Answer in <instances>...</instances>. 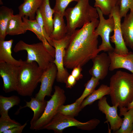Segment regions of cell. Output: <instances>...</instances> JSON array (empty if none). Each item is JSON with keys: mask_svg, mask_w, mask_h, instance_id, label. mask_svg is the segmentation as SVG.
<instances>
[{"mask_svg": "<svg viewBox=\"0 0 133 133\" xmlns=\"http://www.w3.org/2000/svg\"><path fill=\"white\" fill-rule=\"evenodd\" d=\"M99 22L98 19H95L76 29L71 35L64 58L66 68L82 67L98 54L99 36L95 31Z\"/></svg>", "mask_w": 133, "mask_h": 133, "instance_id": "1", "label": "cell"}, {"mask_svg": "<svg viewBox=\"0 0 133 133\" xmlns=\"http://www.w3.org/2000/svg\"><path fill=\"white\" fill-rule=\"evenodd\" d=\"M109 86L113 105L127 107L133 98V74L117 71L110 78Z\"/></svg>", "mask_w": 133, "mask_h": 133, "instance_id": "2", "label": "cell"}, {"mask_svg": "<svg viewBox=\"0 0 133 133\" xmlns=\"http://www.w3.org/2000/svg\"><path fill=\"white\" fill-rule=\"evenodd\" d=\"M89 0H79L73 7L66 10L67 33L71 35L78 28H81L99 16L96 8L91 6Z\"/></svg>", "mask_w": 133, "mask_h": 133, "instance_id": "3", "label": "cell"}, {"mask_svg": "<svg viewBox=\"0 0 133 133\" xmlns=\"http://www.w3.org/2000/svg\"><path fill=\"white\" fill-rule=\"evenodd\" d=\"M43 71L35 62L26 61L19 66L16 91L23 96L32 95L40 80Z\"/></svg>", "mask_w": 133, "mask_h": 133, "instance_id": "4", "label": "cell"}, {"mask_svg": "<svg viewBox=\"0 0 133 133\" xmlns=\"http://www.w3.org/2000/svg\"><path fill=\"white\" fill-rule=\"evenodd\" d=\"M13 50L15 52L26 51L27 53L26 61L28 63L35 62L43 70L46 68L54 59L41 42L29 44L20 40L16 44Z\"/></svg>", "mask_w": 133, "mask_h": 133, "instance_id": "5", "label": "cell"}, {"mask_svg": "<svg viewBox=\"0 0 133 133\" xmlns=\"http://www.w3.org/2000/svg\"><path fill=\"white\" fill-rule=\"evenodd\" d=\"M54 91L50 99L47 101L45 110L41 117L30 128L35 131L43 129L57 114L58 108L64 104L66 99L64 90L59 86L55 85Z\"/></svg>", "mask_w": 133, "mask_h": 133, "instance_id": "6", "label": "cell"}, {"mask_svg": "<svg viewBox=\"0 0 133 133\" xmlns=\"http://www.w3.org/2000/svg\"><path fill=\"white\" fill-rule=\"evenodd\" d=\"M100 122V121L96 118L81 122L74 117L57 113L43 129L52 130L56 133H62L65 129L71 127H75L82 130L91 131L95 129Z\"/></svg>", "mask_w": 133, "mask_h": 133, "instance_id": "7", "label": "cell"}, {"mask_svg": "<svg viewBox=\"0 0 133 133\" xmlns=\"http://www.w3.org/2000/svg\"><path fill=\"white\" fill-rule=\"evenodd\" d=\"M96 8L99 18L98 25L95 29V33L101 38L102 42L98 46L100 52L113 51L114 48L112 46L110 40L111 33L114 31L115 26V22L113 17L109 15V18L105 19L100 9Z\"/></svg>", "mask_w": 133, "mask_h": 133, "instance_id": "8", "label": "cell"}, {"mask_svg": "<svg viewBox=\"0 0 133 133\" xmlns=\"http://www.w3.org/2000/svg\"><path fill=\"white\" fill-rule=\"evenodd\" d=\"M71 35L67 33L62 38L58 40L52 39L53 47L55 50L54 59L53 62L57 68L56 80L58 82L65 83L69 74L64 67V58L66 49L70 40Z\"/></svg>", "mask_w": 133, "mask_h": 133, "instance_id": "9", "label": "cell"}, {"mask_svg": "<svg viewBox=\"0 0 133 133\" xmlns=\"http://www.w3.org/2000/svg\"><path fill=\"white\" fill-rule=\"evenodd\" d=\"M110 15L113 17L115 24L114 34L110 36V41L115 45L113 52L119 54H126L129 51L125 43L121 31V19L119 15V6L116 5L115 7Z\"/></svg>", "mask_w": 133, "mask_h": 133, "instance_id": "10", "label": "cell"}, {"mask_svg": "<svg viewBox=\"0 0 133 133\" xmlns=\"http://www.w3.org/2000/svg\"><path fill=\"white\" fill-rule=\"evenodd\" d=\"M57 71L56 66L53 62H51L48 66L43 70L40 81V88L35 95L36 98L43 101L46 96H51L52 87L56 78Z\"/></svg>", "mask_w": 133, "mask_h": 133, "instance_id": "11", "label": "cell"}, {"mask_svg": "<svg viewBox=\"0 0 133 133\" xmlns=\"http://www.w3.org/2000/svg\"><path fill=\"white\" fill-rule=\"evenodd\" d=\"M19 66L0 63V75L3 81L2 89L5 93L16 91Z\"/></svg>", "mask_w": 133, "mask_h": 133, "instance_id": "12", "label": "cell"}, {"mask_svg": "<svg viewBox=\"0 0 133 133\" xmlns=\"http://www.w3.org/2000/svg\"><path fill=\"white\" fill-rule=\"evenodd\" d=\"M99 110L105 115L106 120L105 122H109L111 129L115 132L118 130L122 125L123 118L118 115L117 105L110 106L108 103L107 98L104 96L99 100L98 104Z\"/></svg>", "mask_w": 133, "mask_h": 133, "instance_id": "13", "label": "cell"}, {"mask_svg": "<svg viewBox=\"0 0 133 133\" xmlns=\"http://www.w3.org/2000/svg\"><path fill=\"white\" fill-rule=\"evenodd\" d=\"M22 19L25 29L27 31H31L35 34L48 51L54 58L55 50L53 47L52 40L44 32L41 27L35 19L30 20L24 17H22Z\"/></svg>", "mask_w": 133, "mask_h": 133, "instance_id": "14", "label": "cell"}, {"mask_svg": "<svg viewBox=\"0 0 133 133\" xmlns=\"http://www.w3.org/2000/svg\"><path fill=\"white\" fill-rule=\"evenodd\" d=\"M93 65L89 71L93 76L99 80L104 79L107 76L110 67L111 59L108 54L104 52L98 54L92 60Z\"/></svg>", "mask_w": 133, "mask_h": 133, "instance_id": "15", "label": "cell"}, {"mask_svg": "<svg viewBox=\"0 0 133 133\" xmlns=\"http://www.w3.org/2000/svg\"><path fill=\"white\" fill-rule=\"evenodd\" d=\"M111 59L109 70L112 71L119 68L126 69L133 74V52L130 51L127 54L121 55L113 51L108 52Z\"/></svg>", "mask_w": 133, "mask_h": 133, "instance_id": "16", "label": "cell"}, {"mask_svg": "<svg viewBox=\"0 0 133 133\" xmlns=\"http://www.w3.org/2000/svg\"><path fill=\"white\" fill-rule=\"evenodd\" d=\"M13 40H0V63H6L19 66L24 61L16 59L12 55V48Z\"/></svg>", "mask_w": 133, "mask_h": 133, "instance_id": "17", "label": "cell"}, {"mask_svg": "<svg viewBox=\"0 0 133 133\" xmlns=\"http://www.w3.org/2000/svg\"><path fill=\"white\" fill-rule=\"evenodd\" d=\"M121 28L126 46L133 50V11L124 17Z\"/></svg>", "mask_w": 133, "mask_h": 133, "instance_id": "18", "label": "cell"}, {"mask_svg": "<svg viewBox=\"0 0 133 133\" xmlns=\"http://www.w3.org/2000/svg\"><path fill=\"white\" fill-rule=\"evenodd\" d=\"M43 0H24L18 7L19 13L22 17L30 20L35 19L36 12L39 8Z\"/></svg>", "mask_w": 133, "mask_h": 133, "instance_id": "19", "label": "cell"}, {"mask_svg": "<svg viewBox=\"0 0 133 133\" xmlns=\"http://www.w3.org/2000/svg\"><path fill=\"white\" fill-rule=\"evenodd\" d=\"M39 9L43 20L45 31L50 37L53 29V15L54 11L50 6L49 0H43Z\"/></svg>", "mask_w": 133, "mask_h": 133, "instance_id": "20", "label": "cell"}, {"mask_svg": "<svg viewBox=\"0 0 133 133\" xmlns=\"http://www.w3.org/2000/svg\"><path fill=\"white\" fill-rule=\"evenodd\" d=\"M53 17V29L50 37L51 39L58 40L63 38L67 33V29L64 16L54 12Z\"/></svg>", "mask_w": 133, "mask_h": 133, "instance_id": "21", "label": "cell"}, {"mask_svg": "<svg viewBox=\"0 0 133 133\" xmlns=\"http://www.w3.org/2000/svg\"><path fill=\"white\" fill-rule=\"evenodd\" d=\"M47 102V101L45 100L41 101L35 97H31L30 101H26L25 105L20 107L18 110L19 111L22 109L28 107L33 112V116L30 122L31 126L36 121L42 116L45 110Z\"/></svg>", "mask_w": 133, "mask_h": 133, "instance_id": "22", "label": "cell"}, {"mask_svg": "<svg viewBox=\"0 0 133 133\" xmlns=\"http://www.w3.org/2000/svg\"><path fill=\"white\" fill-rule=\"evenodd\" d=\"M119 108V116H123L124 118L120 127L114 133H131L133 129V109L128 110L125 107Z\"/></svg>", "mask_w": 133, "mask_h": 133, "instance_id": "23", "label": "cell"}, {"mask_svg": "<svg viewBox=\"0 0 133 133\" xmlns=\"http://www.w3.org/2000/svg\"><path fill=\"white\" fill-rule=\"evenodd\" d=\"M27 31L24 28L22 17L18 14L14 15L8 22L6 31V35H18L24 33Z\"/></svg>", "mask_w": 133, "mask_h": 133, "instance_id": "24", "label": "cell"}, {"mask_svg": "<svg viewBox=\"0 0 133 133\" xmlns=\"http://www.w3.org/2000/svg\"><path fill=\"white\" fill-rule=\"evenodd\" d=\"M11 8L2 6L0 7V40H5L8 22L14 15Z\"/></svg>", "mask_w": 133, "mask_h": 133, "instance_id": "25", "label": "cell"}, {"mask_svg": "<svg viewBox=\"0 0 133 133\" xmlns=\"http://www.w3.org/2000/svg\"><path fill=\"white\" fill-rule=\"evenodd\" d=\"M110 89L109 86L102 84L97 90H95L83 101L81 107L83 109L86 106L92 104L97 100H99L105 95H109Z\"/></svg>", "mask_w": 133, "mask_h": 133, "instance_id": "26", "label": "cell"}, {"mask_svg": "<svg viewBox=\"0 0 133 133\" xmlns=\"http://www.w3.org/2000/svg\"><path fill=\"white\" fill-rule=\"evenodd\" d=\"M20 101L19 97L16 95L10 97L0 96V116L8 115L9 110L15 105H19Z\"/></svg>", "mask_w": 133, "mask_h": 133, "instance_id": "27", "label": "cell"}, {"mask_svg": "<svg viewBox=\"0 0 133 133\" xmlns=\"http://www.w3.org/2000/svg\"><path fill=\"white\" fill-rule=\"evenodd\" d=\"M81 104L75 101L71 104L66 105H62L58 108L57 113L74 117L78 115L82 109Z\"/></svg>", "mask_w": 133, "mask_h": 133, "instance_id": "28", "label": "cell"}, {"mask_svg": "<svg viewBox=\"0 0 133 133\" xmlns=\"http://www.w3.org/2000/svg\"><path fill=\"white\" fill-rule=\"evenodd\" d=\"M117 0H95L94 6L98 7L103 15H109L113 8L117 5Z\"/></svg>", "mask_w": 133, "mask_h": 133, "instance_id": "29", "label": "cell"}, {"mask_svg": "<svg viewBox=\"0 0 133 133\" xmlns=\"http://www.w3.org/2000/svg\"><path fill=\"white\" fill-rule=\"evenodd\" d=\"M100 80L92 76L90 79L85 84V88L81 96L76 101L81 104L83 101L95 90L99 84Z\"/></svg>", "mask_w": 133, "mask_h": 133, "instance_id": "30", "label": "cell"}, {"mask_svg": "<svg viewBox=\"0 0 133 133\" xmlns=\"http://www.w3.org/2000/svg\"><path fill=\"white\" fill-rule=\"evenodd\" d=\"M21 125L15 120L11 119L9 115L1 116L0 117V133Z\"/></svg>", "mask_w": 133, "mask_h": 133, "instance_id": "31", "label": "cell"}, {"mask_svg": "<svg viewBox=\"0 0 133 133\" xmlns=\"http://www.w3.org/2000/svg\"><path fill=\"white\" fill-rule=\"evenodd\" d=\"M117 5L119 6L121 19L126 16L129 10L133 11V0H117Z\"/></svg>", "mask_w": 133, "mask_h": 133, "instance_id": "32", "label": "cell"}, {"mask_svg": "<svg viewBox=\"0 0 133 133\" xmlns=\"http://www.w3.org/2000/svg\"><path fill=\"white\" fill-rule=\"evenodd\" d=\"M79 0H55V5L53 9L54 12L58 13L64 16L66 9L71 2L75 1L77 2Z\"/></svg>", "mask_w": 133, "mask_h": 133, "instance_id": "33", "label": "cell"}, {"mask_svg": "<svg viewBox=\"0 0 133 133\" xmlns=\"http://www.w3.org/2000/svg\"><path fill=\"white\" fill-rule=\"evenodd\" d=\"M27 124L26 122L23 125L15 127L6 130L3 133H21Z\"/></svg>", "mask_w": 133, "mask_h": 133, "instance_id": "34", "label": "cell"}, {"mask_svg": "<svg viewBox=\"0 0 133 133\" xmlns=\"http://www.w3.org/2000/svg\"><path fill=\"white\" fill-rule=\"evenodd\" d=\"M71 72V74L76 79L77 81L81 79L83 77V75L81 73L82 67L77 66L74 68Z\"/></svg>", "mask_w": 133, "mask_h": 133, "instance_id": "35", "label": "cell"}, {"mask_svg": "<svg viewBox=\"0 0 133 133\" xmlns=\"http://www.w3.org/2000/svg\"><path fill=\"white\" fill-rule=\"evenodd\" d=\"M35 20L41 27L44 32L47 34L45 30L43 20L39 9L36 12Z\"/></svg>", "mask_w": 133, "mask_h": 133, "instance_id": "36", "label": "cell"}, {"mask_svg": "<svg viewBox=\"0 0 133 133\" xmlns=\"http://www.w3.org/2000/svg\"><path fill=\"white\" fill-rule=\"evenodd\" d=\"M77 81L75 78L72 75L69 74L65 83L66 87L67 88H71L76 84Z\"/></svg>", "mask_w": 133, "mask_h": 133, "instance_id": "37", "label": "cell"}, {"mask_svg": "<svg viewBox=\"0 0 133 133\" xmlns=\"http://www.w3.org/2000/svg\"><path fill=\"white\" fill-rule=\"evenodd\" d=\"M127 107L128 110L131 109H133V98L131 102L129 104Z\"/></svg>", "mask_w": 133, "mask_h": 133, "instance_id": "38", "label": "cell"}, {"mask_svg": "<svg viewBox=\"0 0 133 133\" xmlns=\"http://www.w3.org/2000/svg\"><path fill=\"white\" fill-rule=\"evenodd\" d=\"M0 1L1 2H0V4H1H1H2H2H3V2H2V1L1 0H0Z\"/></svg>", "mask_w": 133, "mask_h": 133, "instance_id": "39", "label": "cell"}, {"mask_svg": "<svg viewBox=\"0 0 133 133\" xmlns=\"http://www.w3.org/2000/svg\"><path fill=\"white\" fill-rule=\"evenodd\" d=\"M131 133H133V129Z\"/></svg>", "mask_w": 133, "mask_h": 133, "instance_id": "40", "label": "cell"}]
</instances>
